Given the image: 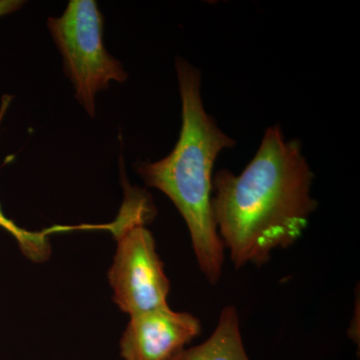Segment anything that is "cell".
<instances>
[{
    "label": "cell",
    "instance_id": "cell-1",
    "mask_svg": "<svg viewBox=\"0 0 360 360\" xmlns=\"http://www.w3.org/2000/svg\"><path fill=\"white\" fill-rule=\"evenodd\" d=\"M314 179L302 144L288 141L279 125L265 131L240 174L221 169L213 175V217L236 269L262 266L274 250L302 238L319 206L311 195Z\"/></svg>",
    "mask_w": 360,
    "mask_h": 360
},
{
    "label": "cell",
    "instance_id": "cell-2",
    "mask_svg": "<svg viewBox=\"0 0 360 360\" xmlns=\"http://www.w3.org/2000/svg\"><path fill=\"white\" fill-rule=\"evenodd\" d=\"M175 68L182 108L179 141L162 160L139 161L134 169L146 186L165 193L177 208L200 271L215 285L222 276L225 250L213 217V167L219 153L236 142L206 112L200 70L181 58H176Z\"/></svg>",
    "mask_w": 360,
    "mask_h": 360
},
{
    "label": "cell",
    "instance_id": "cell-3",
    "mask_svg": "<svg viewBox=\"0 0 360 360\" xmlns=\"http://www.w3.org/2000/svg\"><path fill=\"white\" fill-rule=\"evenodd\" d=\"M155 214L149 194L127 184L122 208L108 225L117 243L108 281L113 302L129 316L168 305L169 279L155 238L146 229Z\"/></svg>",
    "mask_w": 360,
    "mask_h": 360
},
{
    "label": "cell",
    "instance_id": "cell-4",
    "mask_svg": "<svg viewBox=\"0 0 360 360\" xmlns=\"http://www.w3.org/2000/svg\"><path fill=\"white\" fill-rule=\"evenodd\" d=\"M104 18L94 0H71L65 13L49 18L47 27L63 56L75 98L90 117L96 116V94L111 82H127V71L103 44Z\"/></svg>",
    "mask_w": 360,
    "mask_h": 360
},
{
    "label": "cell",
    "instance_id": "cell-5",
    "mask_svg": "<svg viewBox=\"0 0 360 360\" xmlns=\"http://www.w3.org/2000/svg\"><path fill=\"white\" fill-rule=\"evenodd\" d=\"M201 333L195 315L158 307L132 315L120 338L123 360H172Z\"/></svg>",
    "mask_w": 360,
    "mask_h": 360
},
{
    "label": "cell",
    "instance_id": "cell-6",
    "mask_svg": "<svg viewBox=\"0 0 360 360\" xmlns=\"http://www.w3.org/2000/svg\"><path fill=\"white\" fill-rule=\"evenodd\" d=\"M172 360H250L243 345L238 309L233 305L225 307L212 335L205 342L182 350Z\"/></svg>",
    "mask_w": 360,
    "mask_h": 360
},
{
    "label": "cell",
    "instance_id": "cell-7",
    "mask_svg": "<svg viewBox=\"0 0 360 360\" xmlns=\"http://www.w3.org/2000/svg\"><path fill=\"white\" fill-rule=\"evenodd\" d=\"M13 96L2 97L0 105V127ZM0 227L11 233L18 241L20 250L26 257L35 262H44L51 255V245L44 233L25 231L14 224L13 220L6 217L1 205H0Z\"/></svg>",
    "mask_w": 360,
    "mask_h": 360
},
{
    "label": "cell",
    "instance_id": "cell-8",
    "mask_svg": "<svg viewBox=\"0 0 360 360\" xmlns=\"http://www.w3.org/2000/svg\"><path fill=\"white\" fill-rule=\"evenodd\" d=\"M25 4L23 0H0V18L16 13Z\"/></svg>",
    "mask_w": 360,
    "mask_h": 360
}]
</instances>
